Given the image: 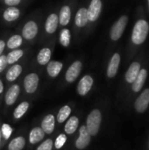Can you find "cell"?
I'll list each match as a JSON object with an SVG mask.
<instances>
[{
  "instance_id": "cell-13",
  "label": "cell",
  "mask_w": 149,
  "mask_h": 150,
  "mask_svg": "<svg viewBox=\"0 0 149 150\" xmlns=\"http://www.w3.org/2000/svg\"><path fill=\"white\" fill-rule=\"evenodd\" d=\"M119 63H120V55L118 53H116L112 57L107 68V76L109 78H112L117 75Z\"/></svg>"
},
{
  "instance_id": "cell-25",
  "label": "cell",
  "mask_w": 149,
  "mask_h": 150,
  "mask_svg": "<svg viewBox=\"0 0 149 150\" xmlns=\"http://www.w3.org/2000/svg\"><path fill=\"white\" fill-rule=\"evenodd\" d=\"M25 146V139L23 136H17L8 144V150H22Z\"/></svg>"
},
{
  "instance_id": "cell-28",
  "label": "cell",
  "mask_w": 149,
  "mask_h": 150,
  "mask_svg": "<svg viewBox=\"0 0 149 150\" xmlns=\"http://www.w3.org/2000/svg\"><path fill=\"white\" fill-rule=\"evenodd\" d=\"M70 113H71V108H70L69 105L62 106L58 112V114H57V117H56L57 122L58 123H63L64 121H66L68 120Z\"/></svg>"
},
{
  "instance_id": "cell-22",
  "label": "cell",
  "mask_w": 149,
  "mask_h": 150,
  "mask_svg": "<svg viewBox=\"0 0 149 150\" xmlns=\"http://www.w3.org/2000/svg\"><path fill=\"white\" fill-rule=\"evenodd\" d=\"M147 76H148V71L146 69H141L138 76L136 77V79L133 83V86L132 87H133V91L138 92V91H140L142 89L143 84L145 83Z\"/></svg>"
},
{
  "instance_id": "cell-5",
  "label": "cell",
  "mask_w": 149,
  "mask_h": 150,
  "mask_svg": "<svg viewBox=\"0 0 149 150\" xmlns=\"http://www.w3.org/2000/svg\"><path fill=\"white\" fill-rule=\"evenodd\" d=\"M40 77L36 73H30L25 76L24 79V89L26 93L32 94L34 93L39 86Z\"/></svg>"
},
{
  "instance_id": "cell-1",
  "label": "cell",
  "mask_w": 149,
  "mask_h": 150,
  "mask_svg": "<svg viewBox=\"0 0 149 150\" xmlns=\"http://www.w3.org/2000/svg\"><path fill=\"white\" fill-rule=\"evenodd\" d=\"M149 32V25L144 19H141L136 22L133 34H132V40L134 44L140 45L145 41Z\"/></svg>"
},
{
  "instance_id": "cell-17",
  "label": "cell",
  "mask_w": 149,
  "mask_h": 150,
  "mask_svg": "<svg viewBox=\"0 0 149 150\" xmlns=\"http://www.w3.org/2000/svg\"><path fill=\"white\" fill-rule=\"evenodd\" d=\"M141 71V64L139 62H133L129 67L127 72L126 73V80L129 83H133Z\"/></svg>"
},
{
  "instance_id": "cell-19",
  "label": "cell",
  "mask_w": 149,
  "mask_h": 150,
  "mask_svg": "<svg viewBox=\"0 0 149 150\" xmlns=\"http://www.w3.org/2000/svg\"><path fill=\"white\" fill-rule=\"evenodd\" d=\"M45 137V133L39 127L32 128L29 133V142L32 145L40 142Z\"/></svg>"
},
{
  "instance_id": "cell-10",
  "label": "cell",
  "mask_w": 149,
  "mask_h": 150,
  "mask_svg": "<svg viewBox=\"0 0 149 150\" xmlns=\"http://www.w3.org/2000/svg\"><path fill=\"white\" fill-rule=\"evenodd\" d=\"M149 105V89H146L135 101V109L138 112H144Z\"/></svg>"
},
{
  "instance_id": "cell-23",
  "label": "cell",
  "mask_w": 149,
  "mask_h": 150,
  "mask_svg": "<svg viewBox=\"0 0 149 150\" xmlns=\"http://www.w3.org/2000/svg\"><path fill=\"white\" fill-rule=\"evenodd\" d=\"M22 69H22V66L19 65V64H14V65H12L8 69V71L6 73V76H5L6 80L8 82H13V81H15L20 76V74L22 72Z\"/></svg>"
},
{
  "instance_id": "cell-29",
  "label": "cell",
  "mask_w": 149,
  "mask_h": 150,
  "mask_svg": "<svg viewBox=\"0 0 149 150\" xmlns=\"http://www.w3.org/2000/svg\"><path fill=\"white\" fill-rule=\"evenodd\" d=\"M23 55H24V52H23V50H21V49L11 50V51L6 55L7 63H8V64H13V63L17 62Z\"/></svg>"
},
{
  "instance_id": "cell-18",
  "label": "cell",
  "mask_w": 149,
  "mask_h": 150,
  "mask_svg": "<svg viewBox=\"0 0 149 150\" xmlns=\"http://www.w3.org/2000/svg\"><path fill=\"white\" fill-rule=\"evenodd\" d=\"M71 18V9L68 5H63L60 11L58 19H59V24L62 26H66Z\"/></svg>"
},
{
  "instance_id": "cell-12",
  "label": "cell",
  "mask_w": 149,
  "mask_h": 150,
  "mask_svg": "<svg viewBox=\"0 0 149 150\" xmlns=\"http://www.w3.org/2000/svg\"><path fill=\"white\" fill-rule=\"evenodd\" d=\"M42 131L47 134H51L55 127V117L53 114H47L44 117L40 126Z\"/></svg>"
},
{
  "instance_id": "cell-24",
  "label": "cell",
  "mask_w": 149,
  "mask_h": 150,
  "mask_svg": "<svg viewBox=\"0 0 149 150\" xmlns=\"http://www.w3.org/2000/svg\"><path fill=\"white\" fill-rule=\"evenodd\" d=\"M79 119L76 116H72L69 118L64 127V132L66 134H73L78 128Z\"/></svg>"
},
{
  "instance_id": "cell-30",
  "label": "cell",
  "mask_w": 149,
  "mask_h": 150,
  "mask_svg": "<svg viewBox=\"0 0 149 150\" xmlns=\"http://www.w3.org/2000/svg\"><path fill=\"white\" fill-rule=\"evenodd\" d=\"M60 42L61 46L67 47L70 44V32L68 29H63L60 35Z\"/></svg>"
},
{
  "instance_id": "cell-32",
  "label": "cell",
  "mask_w": 149,
  "mask_h": 150,
  "mask_svg": "<svg viewBox=\"0 0 149 150\" xmlns=\"http://www.w3.org/2000/svg\"><path fill=\"white\" fill-rule=\"evenodd\" d=\"M54 147V142L52 139H47L44 141L36 150H52Z\"/></svg>"
},
{
  "instance_id": "cell-31",
  "label": "cell",
  "mask_w": 149,
  "mask_h": 150,
  "mask_svg": "<svg viewBox=\"0 0 149 150\" xmlns=\"http://www.w3.org/2000/svg\"><path fill=\"white\" fill-rule=\"evenodd\" d=\"M66 141H67V136L66 134H61L56 139H55V142L54 143V147L57 149H61L66 143Z\"/></svg>"
},
{
  "instance_id": "cell-35",
  "label": "cell",
  "mask_w": 149,
  "mask_h": 150,
  "mask_svg": "<svg viewBox=\"0 0 149 150\" xmlns=\"http://www.w3.org/2000/svg\"><path fill=\"white\" fill-rule=\"evenodd\" d=\"M20 3H21L20 0H5L4 1V4L9 5L10 7H15V6L18 5Z\"/></svg>"
},
{
  "instance_id": "cell-20",
  "label": "cell",
  "mask_w": 149,
  "mask_h": 150,
  "mask_svg": "<svg viewBox=\"0 0 149 150\" xmlns=\"http://www.w3.org/2000/svg\"><path fill=\"white\" fill-rule=\"evenodd\" d=\"M20 16V11L17 7H8L3 13V18L7 22H12L17 20Z\"/></svg>"
},
{
  "instance_id": "cell-6",
  "label": "cell",
  "mask_w": 149,
  "mask_h": 150,
  "mask_svg": "<svg viewBox=\"0 0 149 150\" xmlns=\"http://www.w3.org/2000/svg\"><path fill=\"white\" fill-rule=\"evenodd\" d=\"M83 69V63L81 61H76L74 62L67 69L65 74V79L68 83H74L77 77L80 76L81 71Z\"/></svg>"
},
{
  "instance_id": "cell-36",
  "label": "cell",
  "mask_w": 149,
  "mask_h": 150,
  "mask_svg": "<svg viewBox=\"0 0 149 150\" xmlns=\"http://www.w3.org/2000/svg\"><path fill=\"white\" fill-rule=\"evenodd\" d=\"M4 47H5V42L3 40H0V56L2 55V53L4 52Z\"/></svg>"
},
{
  "instance_id": "cell-2",
  "label": "cell",
  "mask_w": 149,
  "mask_h": 150,
  "mask_svg": "<svg viewBox=\"0 0 149 150\" xmlns=\"http://www.w3.org/2000/svg\"><path fill=\"white\" fill-rule=\"evenodd\" d=\"M102 122V114L101 112L97 109L92 110L87 117L86 127L91 136H96L100 129Z\"/></svg>"
},
{
  "instance_id": "cell-21",
  "label": "cell",
  "mask_w": 149,
  "mask_h": 150,
  "mask_svg": "<svg viewBox=\"0 0 149 150\" xmlns=\"http://www.w3.org/2000/svg\"><path fill=\"white\" fill-rule=\"evenodd\" d=\"M52 55L51 49L48 47H43L42 49L40 50L37 55V62L40 65H47V63L50 62Z\"/></svg>"
},
{
  "instance_id": "cell-9",
  "label": "cell",
  "mask_w": 149,
  "mask_h": 150,
  "mask_svg": "<svg viewBox=\"0 0 149 150\" xmlns=\"http://www.w3.org/2000/svg\"><path fill=\"white\" fill-rule=\"evenodd\" d=\"M102 11V2L100 0H92L87 9L88 19L90 22L96 21L101 13Z\"/></svg>"
},
{
  "instance_id": "cell-7",
  "label": "cell",
  "mask_w": 149,
  "mask_h": 150,
  "mask_svg": "<svg viewBox=\"0 0 149 150\" xmlns=\"http://www.w3.org/2000/svg\"><path fill=\"white\" fill-rule=\"evenodd\" d=\"M38 31H39V27L37 23L33 20H29L23 26L22 38H24L26 40H32L38 34Z\"/></svg>"
},
{
  "instance_id": "cell-27",
  "label": "cell",
  "mask_w": 149,
  "mask_h": 150,
  "mask_svg": "<svg viewBox=\"0 0 149 150\" xmlns=\"http://www.w3.org/2000/svg\"><path fill=\"white\" fill-rule=\"evenodd\" d=\"M29 108V103L27 101H23L21 102L14 110L13 112V117L15 120H19L21 119L25 114V112H27Z\"/></svg>"
},
{
  "instance_id": "cell-4",
  "label": "cell",
  "mask_w": 149,
  "mask_h": 150,
  "mask_svg": "<svg viewBox=\"0 0 149 150\" xmlns=\"http://www.w3.org/2000/svg\"><path fill=\"white\" fill-rule=\"evenodd\" d=\"M91 135L90 134L85 125L80 127L79 128V136L76 141V148L78 150L85 149L90 143Z\"/></svg>"
},
{
  "instance_id": "cell-33",
  "label": "cell",
  "mask_w": 149,
  "mask_h": 150,
  "mask_svg": "<svg viewBox=\"0 0 149 150\" xmlns=\"http://www.w3.org/2000/svg\"><path fill=\"white\" fill-rule=\"evenodd\" d=\"M11 127L9 126V125H6V124H4L3 127H2V132H3V134L4 136L5 139H8L11 134Z\"/></svg>"
},
{
  "instance_id": "cell-34",
  "label": "cell",
  "mask_w": 149,
  "mask_h": 150,
  "mask_svg": "<svg viewBox=\"0 0 149 150\" xmlns=\"http://www.w3.org/2000/svg\"><path fill=\"white\" fill-rule=\"evenodd\" d=\"M7 64H8V63H7L6 55L2 54V55L0 56V73H2V72L4 70V69L6 68Z\"/></svg>"
},
{
  "instance_id": "cell-37",
  "label": "cell",
  "mask_w": 149,
  "mask_h": 150,
  "mask_svg": "<svg viewBox=\"0 0 149 150\" xmlns=\"http://www.w3.org/2000/svg\"><path fill=\"white\" fill-rule=\"evenodd\" d=\"M3 91H4V84H3L2 80L0 79V94H2Z\"/></svg>"
},
{
  "instance_id": "cell-8",
  "label": "cell",
  "mask_w": 149,
  "mask_h": 150,
  "mask_svg": "<svg viewBox=\"0 0 149 150\" xmlns=\"http://www.w3.org/2000/svg\"><path fill=\"white\" fill-rule=\"evenodd\" d=\"M93 83H94V80L92 76H90V75H86L83 77H82L76 87V91L78 95L80 96L87 95L89 91L91 90Z\"/></svg>"
},
{
  "instance_id": "cell-11",
  "label": "cell",
  "mask_w": 149,
  "mask_h": 150,
  "mask_svg": "<svg viewBox=\"0 0 149 150\" xmlns=\"http://www.w3.org/2000/svg\"><path fill=\"white\" fill-rule=\"evenodd\" d=\"M19 93H20V87L18 84H13L11 85L6 94H5V98H4V101H5V104L7 105H12L13 104H15L17 98H18L19 96Z\"/></svg>"
},
{
  "instance_id": "cell-3",
  "label": "cell",
  "mask_w": 149,
  "mask_h": 150,
  "mask_svg": "<svg viewBox=\"0 0 149 150\" xmlns=\"http://www.w3.org/2000/svg\"><path fill=\"white\" fill-rule=\"evenodd\" d=\"M127 23H128V18L126 16L120 17L118 19V21H116L114 23V25H112L111 32H110V36L112 40L116 41L119 39H120V37L122 36V34L125 31V28H126Z\"/></svg>"
},
{
  "instance_id": "cell-14",
  "label": "cell",
  "mask_w": 149,
  "mask_h": 150,
  "mask_svg": "<svg viewBox=\"0 0 149 150\" xmlns=\"http://www.w3.org/2000/svg\"><path fill=\"white\" fill-rule=\"evenodd\" d=\"M59 25V19H58V16L55 13H51L45 23V30L47 33L49 34H53L55 33V31L57 30Z\"/></svg>"
},
{
  "instance_id": "cell-26",
  "label": "cell",
  "mask_w": 149,
  "mask_h": 150,
  "mask_svg": "<svg viewBox=\"0 0 149 150\" xmlns=\"http://www.w3.org/2000/svg\"><path fill=\"white\" fill-rule=\"evenodd\" d=\"M23 42V38L21 35L18 34H14L11 37H10L6 42V46L9 49H12L15 50L17 48H18L21 44Z\"/></svg>"
},
{
  "instance_id": "cell-15",
  "label": "cell",
  "mask_w": 149,
  "mask_h": 150,
  "mask_svg": "<svg viewBox=\"0 0 149 150\" xmlns=\"http://www.w3.org/2000/svg\"><path fill=\"white\" fill-rule=\"evenodd\" d=\"M89 22L88 15H87V9L84 7L80 8L75 17V24L77 27L82 28L84 27Z\"/></svg>"
},
{
  "instance_id": "cell-16",
  "label": "cell",
  "mask_w": 149,
  "mask_h": 150,
  "mask_svg": "<svg viewBox=\"0 0 149 150\" xmlns=\"http://www.w3.org/2000/svg\"><path fill=\"white\" fill-rule=\"evenodd\" d=\"M63 64L59 61H50L47 66V72L50 77H56L61 71Z\"/></svg>"
},
{
  "instance_id": "cell-38",
  "label": "cell",
  "mask_w": 149,
  "mask_h": 150,
  "mask_svg": "<svg viewBox=\"0 0 149 150\" xmlns=\"http://www.w3.org/2000/svg\"><path fill=\"white\" fill-rule=\"evenodd\" d=\"M148 4H149V1H148Z\"/></svg>"
}]
</instances>
